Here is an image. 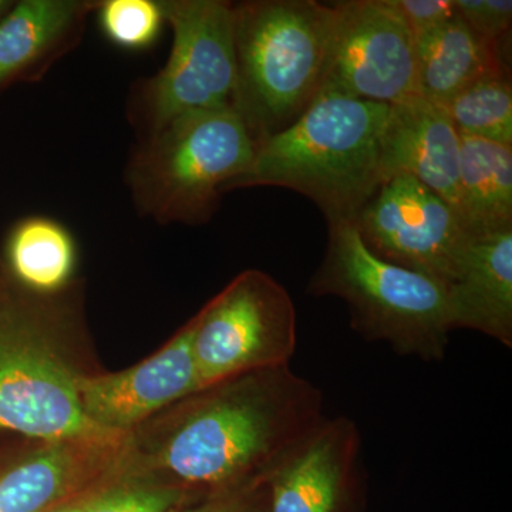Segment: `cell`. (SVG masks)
<instances>
[{"instance_id":"obj_1","label":"cell","mask_w":512,"mask_h":512,"mask_svg":"<svg viewBox=\"0 0 512 512\" xmlns=\"http://www.w3.org/2000/svg\"><path fill=\"white\" fill-rule=\"evenodd\" d=\"M323 394L289 366L255 370L190 397L165 440L130 471L217 495L251 490L292 460L328 419Z\"/></svg>"},{"instance_id":"obj_2","label":"cell","mask_w":512,"mask_h":512,"mask_svg":"<svg viewBox=\"0 0 512 512\" xmlns=\"http://www.w3.org/2000/svg\"><path fill=\"white\" fill-rule=\"evenodd\" d=\"M390 106L322 93L292 126L255 147L247 173L228 185L281 187L318 205L328 225L355 224L382 185L380 146Z\"/></svg>"},{"instance_id":"obj_3","label":"cell","mask_w":512,"mask_h":512,"mask_svg":"<svg viewBox=\"0 0 512 512\" xmlns=\"http://www.w3.org/2000/svg\"><path fill=\"white\" fill-rule=\"evenodd\" d=\"M237 80L231 107L255 147L322 94L335 10L315 0L232 3Z\"/></svg>"},{"instance_id":"obj_4","label":"cell","mask_w":512,"mask_h":512,"mask_svg":"<svg viewBox=\"0 0 512 512\" xmlns=\"http://www.w3.org/2000/svg\"><path fill=\"white\" fill-rule=\"evenodd\" d=\"M254 156L232 107L185 114L143 137L127 165L128 188L138 212L160 224H207Z\"/></svg>"},{"instance_id":"obj_5","label":"cell","mask_w":512,"mask_h":512,"mask_svg":"<svg viewBox=\"0 0 512 512\" xmlns=\"http://www.w3.org/2000/svg\"><path fill=\"white\" fill-rule=\"evenodd\" d=\"M328 228L308 292L342 299L352 328L370 342L424 362L443 360L453 332L446 286L373 254L352 222Z\"/></svg>"},{"instance_id":"obj_6","label":"cell","mask_w":512,"mask_h":512,"mask_svg":"<svg viewBox=\"0 0 512 512\" xmlns=\"http://www.w3.org/2000/svg\"><path fill=\"white\" fill-rule=\"evenodd\" d=\"M173 47L163 69L141 80L128 106L147 137L185 114L231 107L237 80L232 3L163 0Z\"/></svg>"},{"instance_id":"obj_7","label":"cell","mask_w":512,"mask_h":512,"mask_svg":"<svg viewBox=\"0 0 512 512\" xmlns=\"http://www.w3.org/2000/svg\"><path fill=\"white\" fill-rule=\"evenodd\" d=\"M39 312L0 302V431L46 441L114 439L84 416L77 373Z\"/></svg>"},{"instance_id":"obj_8","label":"cell","mask_w":512,"mask_h":512,"mask_svg":"<svg viewBox=\"0 0 512 512\" xmlns=\"http://www.w3.org/2000/svg\"><path fill=\"white\" fill-rule=\"evenodd\" d=\"M192 326L202 390L255 370L289 366L296 349L291 295L258 269L232 279L192 319Z\"/></svg>"},{"instance_id":"obj_9","label":"cell","mask_w":512,"mask_h":512,"mask_svg":"<svg viewBox=\"0 0 512 512\" xmlns=\"http://www.w3.org/2000/svg\"><path fill=\"white\" fill-rule=\"evenodd\" d=\"M332 6L322 93L387 106L421 97L416 40L393 0H343Z\"/></svg>"},{"instance_id":"obj_10","label":"cell","mask_w":512,"mask_h":512,"mask_svg":"<svg viewBox=\"0 0 512 512\" xmlns=\"http://www.w3.org/2000/svg\"><path fill=\"white\" fill-rule=\"evenodd\" d=\"M355 227L379 258L444 286L456 276L470 239L453 207L409 175L384 180Z\"/></svg>"},{"instance_id":"obj_11","label":"cell","mask_w":512,"mask_h":512,"mask_svg":"<svg viewBox=\"0 0 512 512\" xmlns=\"http://www.w3.org/2000/svg\"><path fill=\"white\" fill-rule=\"evenodd\" d=\"M192 332L191 320L156 355L123 372L79 375L77 390L87 420L104 433L128 436L164 407L200 393Z\"/></svg>"},{"instance_id":"obj_12","label":"cell","mask_w":512,"mask_h":512,"mask_svg":"<svg viewBox=\"0 0 512 512\" xmlns=\"http://www.w3.org/2000/svg\"><path fill=\"white\" fill-rule=\"evenodd\" d=\"M128 436L46 441L0 471V512H49L120 470Z\"/></svg>"},{"instance_id":"obj_13","label":"cell","mask_w":512,"mask_h":512,"mask_svg":"<svg viewBox=\"0 0 512 512\" xmlns=\"http://www.w3.org/2000/svg\"><path fill=\"white\" fill-rule=\"evenodd\" d=\"M362 466V439L355 421L326 419L269 480L268 512H345Z\"/></svg>"},{"instance_id":"obj_14","label":"cell","mask_w":512,"mask_h":512,"mask_svg":"<svg viewBox=\"0 0 512 512\" xmlns=\"http://www.w3.org/2000/svg\"><path fill=\"white\" fill-rule=\"evenodd\" d=\"M380 161L384 180L409 175L457 212L460 134L440 106L423 97L390 106Z\"/></svg>"},{"instance_id":"obj_15","label":"cell","mask_w":512,"mask_h":512,"mask_svg":"<svg viewBox=\"0 0 512 512\" xmlns=\"http://www.w3.org/2000/svg\"><path fill=\"white\" fill-rule=\"evenodd\" d=\"M451 326L512 348V228L470 237L446 286Z\"/></svg>"},{"instance_id":"obj_16","label":"cell","mask_w":512,"mask_h":512,"mask_svg":"<svg viewBox=\"0 0 512 512\" xmlns=\"http://www.w3.org/2000/svg\"><path fill=\"white\" fill-rule=\"evenodd\" d=\"M99 2L22 0L0 19V84L43 74L82 39Z\"/></svg>"},{"instance_id":"obj_17","label":"cell","mask_w":512,"mask_h":512,"mask_svg":"<svg viewBox=\"0 0 512 512\" xmlns=\"http://www.w3.org/2000/svg\"><path fill=\"white\" fill-rule=\"evenodd\" d=\"M504 42L478 36L457 15L420 36L416 47L421 97L443 107L471 84L510 76Z\"/></svg>"},{"instance_id":"obj_18","label":"cell","mask_w":512,"mask_h":512,"mask_svg":"<svg viewBox=\"0 0 512 512\" xmlns=\"http://www.w3.org/2000/svg\"><path fill=\"white\" fill-rule=\"evenodd\" d=\"M457 215L470 237L512 228V146L460 136Z\"/></svg>"},{"instance_id":"obj_19","label":"cell","mask_w":512,"mask_h":512,"mask_svg":"<svg viewBox=\"0 0 512 512\" xmlns=\"http://www.w3.org/2000/svg\"><path fill=\"white\" fill-rule=\"evenodd\" d=\"M13 275L40 295H53L72 281L76 269V242L60 222L32 217L19 222L8 241Z\"/></svg>"},{"instance_id":"obj_20","label":"cell","mask_w":512,"mask_h":512,"mask_svg":"<svg viewBox=\"0 0 512 512\" xmlns=\"http://www.w3.org/2000/svg\"><path fill=\"white\" fill-rule=\"evenodd\" d=\"M460 136L512 146L511 76L471 84L441 107Z\"/></svg>"},{"instance_id":"obj_21","label":"cell","mask_w":512,"mask_h":512,"mask_svg":"<svg viewBox=\"0 0 512 512\" xmlns=\"http://www.w3.org/2000/svg\"><path fill=\"white\" fill-rule=\"evenodd\" d=\"M187 491L120 468L94 488L83 512H174Z\"/></svg>"},{"instance_id":"obj_22","label":"cell","mask_w":512,"mask_h":512,"mask_svg":"<svg viewBox=\"0 0 512 512\" xmlns=\"http://www.w3.org/2000/svg\"><path fill=\"white\" fill-rule=\"evenodd\" d=\"M101 32L114 45L127 50H143L160 36L165 18L156 0H106L99 2Z\"/></svg>"},{"instance_id":"obj_23","label":"cell","mask_w":512,"mask_h":512,"mask_svg":"<svg viewBox=\"0 0 512 512\" xmlns=\"http://www.w3.org/2000/svg\"><path fill=\"white\" fill-rule=\"evenodd\" d=\"M458 18L491 42H503L510 36L512 25L511 0H454Z\"/></svg>"},{"instance_id":"obj_24","label":"cell","mask_w":512,"mask_h":512,"mask_svg":"<svg viewBox=\"0 0 512 512\" xmlns=\"http://www.w3.org/2000/svg\"><path fill=\"white\" fill-rule=\"evenodd\" d=\"M414 40L457 15L454 0H393Z\"/></svg>"},{"instance_id":"obj_25","label":"cell","mask_w":512,"mask_h":512,"mask_svg":"<svg viewBox=\"0 0 512 512\" xmlns=\"http://www.w3.org/2000/svg\"><path fill=\"white\" fill-rule=\"evenodd\" d=\"M259 487L239 491V493L217 495L197 507L187 508V510L180 507L174 512H268L269 504L264 510V507L256 503V490Z\"/></svg>"},{"instance_id":"obj_26","label":"cell","mask_w":512,"mask_h":512,"mask_svg":"<svg viewBox=\"0 0 512 512\" xmlns=\"http://www.w3.org/2000/svg\"><path fill=\"white\" fill-rule=\"evenodd\" d=\"M97 485H94V487L90 488V490L84 491L83 494L77 495V497L72 498V500L67 501V503L53 508V510H50L49 512H83L87 501H89L90 495H92L93 490L97 487Z\"/></svg>"},{"instance_id":"obj_27","label":"cell","mask_w":512,"mask_h":512,"mask_svg":"<svg viewBox=\"0 0 512 512\" xmlns=\"http://www.w3.org/2000/svg\"><path fill=\"white\" fill-rule=\"evenodd\" d=\"M12 3L6 2V0H0V16H5L6 13L9 12V9L12 8Z\"/></svg>"}]
</instances>
